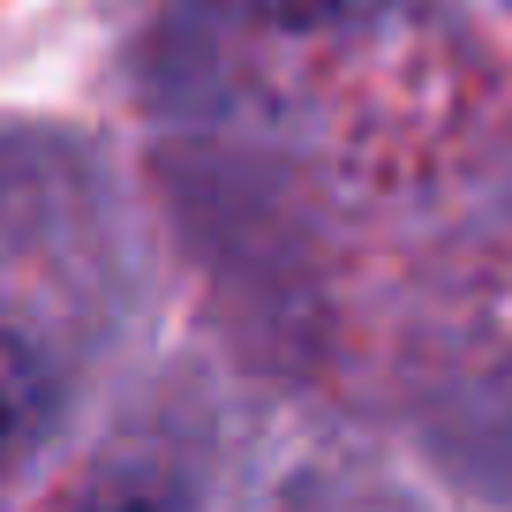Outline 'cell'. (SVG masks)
I'll list each match as a JSON object with an SVG mask.
<instances>
[{
	"label": "cell",
	"mask_w": 512,
	"mask_h": 512,
	"mask_svg": "<svg viewBox=\"0 0 512 512\" xmlns=\"http://www.w3.org/2000/svg\"><path fill=\"white\" fill-rule=\"evenodd\" d=\"M234 8H249V16H264V23H294V31H324V23L377 16L384 0H234Z\"/></svg>",
	"instance_id": "6da1fadb"
}]
</instances>
